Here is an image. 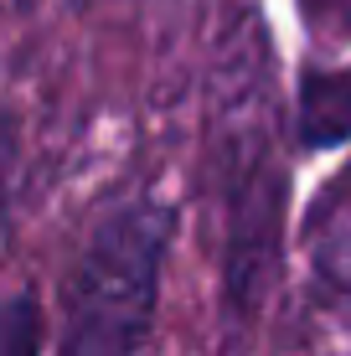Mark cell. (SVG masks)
<instances>
[{
    "label": "cell",
    "mask_w": 351,
    "mask_h": 356,
    "mask_svg": "<svg viewBox=\"0 0 351 356\" xmlns=\"http://www.w3.org/2000/svg\"><path fill=\"white\" fill-rule=\"evenodd\" d=\"M300 155H325L351 145V63L341 67H300L295 114H289Z\"/></svg>",
    "instance_id": "2"
},
{
    "label": "cell",
    "mask_w": 351,
    "mask_h": 356,
    "mask_svg": "<svg viewBox=\"0 0 351 356\" xmlns=\"http://www.w3.org/2000/svg\"><path fill=\"white\" fill-rule=\"evenodd\" d=\"M47 341V315L31 289H16L0 305V356H42Z\"/></svg>",
    "instance_id": "3"
},
{
    "label": "cell",
    "mask_w": 351,
    "mask_h": 356,
    "mask_svg": "<svg viewBox=\"0 0 351 356\" xmlns=\"http://www.w3.org/2000/svg\"><path fill=\"white\" fill-rule=\"evenodd\" d=\"M171 243L176 207L155 196L114 207L63 274L52 356H140L155 330Z\"/></svg>",
    "instance_id": "1"
}]
</instances>
